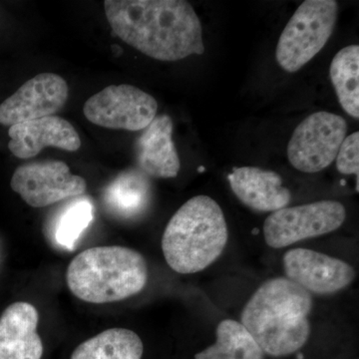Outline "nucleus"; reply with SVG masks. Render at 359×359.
<instances>
[{
    "label": "nucleus",
    "mask_w": 359,
    "mask_h": 359,
    "mask_svg": "<svg viewBox=\"0 0 359 359\" xmlns=\"http://www.w3.org/2000/svg\"><path fill=\"white\" fill-rule=\"evenodd\" d=\"M143 353V341L136 332L110 328L80 344L70 359H142Z\"/></svg>",
    "instance_id": "dca6fc26"
},
{
    "label": "nucleus",
    "mask_w": 359,
    "mask_h": 359,
    "mask_svg": "<svg viewBox=\"0 0 359 359\" xmlns=\"http://www.w3.org/2000/svg\"><path fill=\"white\" fill-rule=\"evenodd\" d=\"M92 219V205L87 201H80L71 205L61 216L56 228L58 244L68 250L74 249L78 238L88 228Z\"/></svg>",
    "instance_id": "aec40b11"
},
{
    "label": "nucleus",
    "mask_w": 359,
    "mask_h": 359,
    "mask_svg": "<svg viewBox=\"0 0 359 359\" xmlns=\"http://www.w3.org/2000/svg\"><path fill=\"white\" fill-rule=\"evenodd\" d=\"M212 346L196 354L195 359H264V353L244 325L224 320L217 327Z\"/></svg>",
    "instance_id": "f3484780"
},
{
    "label": "nucleus",
    "mask_w": 359,
    "mask_h": 359,
    "mask_svg": "<svg viewBox=\"0 0 359 359\" xmlns=\"http://www.w3.org/2000/svg\"><path fill=\"white\" fill-rule=\"evenodd\" d=\"M8 148L15 157L29 159L46 147L75 152L81 147L76 130L58 116H47L32 121L13 125L9 128Z\"/></svg>",
    "instance_id": "f8f14e48"
},
{
    "label": "nucleus",
    "mask_w": 359,
    "mask_h": 359,
    "mask_svg": "<svg viewBox=\"0 0 359 359\" xmlns=\"http://www.w3.org/2000/svg\"><path fill=\"white\" fill-rule=\"evenodd\" d=\"M233 194L243 204L257 212H276L292 200L278 173L257 167L233 168L228 176Z\"/></svg>",
    "instance_id": "4468645a"
},
{
    "label": "nucleus",
    "mask_w": 359,
    "mask_h": 359,
    "mask_svg": "<svg viewBox=\"0 0 359 359\" xmlns=\"http://www.w3.org/2000/svg\"><path fill=\"white\" fill-rule=\"evenodd\" d=\"M66 282L70 292L81 301L110 304L142 292L148 282V266L140 252L129 248H91L72 259Z\"/></svg>",
    "instance_id": "20e7f679"
},
{
    "label": "nucleus",
    "mask_w": 359,
    "mask_h": 359,
    "mask_svg": "<svg viewBox=\"0 0 359 359\" xmlns=\"http://www.w3.org/2000/svg\"><path fill=\"white\" fill-rule=\"evenodd\" d=\"M313 297L287 278L263 283L245 304L242 325L269 355H290L308 342Z\"/></svg>",
    "instance_id": "f03ea898"
},
{
    "label": "nucleus",
    "mask_w": 359,
    "mask_h": 359,
    "mask_svg": "<svg viewBox=\"0 0 359 359\" xmlns=\"http://www.w3.org/2000/svg\"><path fill=\"white\" fill-rule=\"evenodd\" d=\"M11 187L30 207L44 208L83 195L87 183L82 177L71 174L66 163L45 161L18 167Z\"/></svg>",
    "instance_id": "1a4fd4ad"
},
{
    "label": "nucleus",
    "mask_w": 359,
    "mask_h": 359,
    "mask_svg": "<svg viewBox=\"0 0 359 359\" xmlns=\"http://www.w3.org/2000/svg\"><path fill=\"white\" fill-rule=\"evenodd\" d=\"M330 79L342 109L359 118V46L353 44L337 52L330 69Z\"/></svg>",
    "instance_id": "a211bd4d"
},
{
    "label": "nucleus",
    "mask_w": 359,
    "mask_h": 359,
    "mask_svg": "<svg viewBox=\"0 0 359 359\" xmlns=\"http://www.w3.org/2000/svg\"><path fill=\"white\" fill-rule=\"evenodd\" d=\"M136 143L138 166L154 178H175L181 162L173 142V122L168 115L155 117Z\"/></svg>",
    "instance_id": "2eb2a0df"
},
{
    "label": "nucleus",
    "mask_w": 359,
    "mask_h": 359,
    "mask_svg": "<svg viewBox=\"0 0 359 359\" xmlns=\"http://www.w3.org/2000/svg\"><path fill=\"white\" fill-rule=\"evenodd\" d=\"M347 122L334 113H313L297 125L287 145L290 165L304 173H318L337 158L346 139Z\"/></svg>",
    "instance_id": "0eeeda50"
},
{
    "label": "nucleus",
    "mask_w": 359,
    "mask_h": 359,
    "mask_svg": "<svg viewBox=\"0 0 359 359\" xmlns=\"http://www.w3.org/2000/svg\"><path fill=\"white\" fill-rule=\"evenodd\" d=\"M337 168L339 173L344 175H356L359 172V133L346 137L340 146L337 158Z\"/></svg>",
    "instance_id": "412c9836"
},
{
    "label": "nucleus",
    "mask_w": 359,
    "mask_h": 359,
    "mask_svg": "<svg viewBox=\"0 0 359 359\" xmlns=\"http://www.w3.org/2000/svg\"><path fill=\"white\" fill-rule=\"evenodd\" d=\"M346 219V208L335 201L283 208L264 222V241L269 247L282 249L337 231Z\"/></svg>",
    "instance_id": "423d86ee"
},
{
    "label": "nucleus",
    "mask_w": 359,
    "mask_h": 359,
    "mask_svg": "<svg viewBox=\"0 0 359 359\" xmlns=\"http://www.w3.org/2000/svg\"><path fill=\"white\" fill-rule=\"evenodd\" d=\"M283 262L287 278L309 294H334L346 289L355 278L351 264L316 250H290Z\"/></svg>",
    "instance_id": "9b49d317"
},
{
    "label": "nucleus",
    "mask_w": 359,
    "mask_h": 359,
    "mask_svg": "<svg viewBox=\"0 0 359 359\" xmlns=\"http://www.w3.org/2000/svg\"><path fill=\"white\" fill-rule=\"evenodd\" d=\"M339 14L334 0H306L295 11L276 46L278 65L297 72L320 53L334 32Z\"/></svg>",
    "instance_id": "39448f33"
},
{
    "label": "nucleus",
    "mask_w": 359,
    "mask_h": 359,
    "mask_svg": "<svg viewBox=\"0 0 359 359\" xmlns=\"http://www.w3.org/2000/svg\"><path fill=\"white\" fill-rule=\"evenodd\" d=\"M39 313L29 302L11 304L0 316V359H41Z\"/></svg>",
    "instance_id": "ddd939ff"
},
{
    "label": "nucleus",
    "mask_w": 359,
    "mask_h": 359,
    "mask_svg": "<svg viewBox=\"0 0 359 359\" xmlns=\"http://www.w3.org/2000/svg\"><path fill=\"white\" fill-rule=\"evenodd\" d=\"M154 97L133 85H110L84 104L85 117L92 124L108 129L141 131L157 114Z\"/></svg>",
    "instance_id": "6e6552de"
},
{
    "label": "nucleus",
    "mask_w": 359,
    "mask_h": 359,
    "mask_svg": "<svg viewBox=\"0 0 359 359\" xmlns=\"http://www.w3.org/2000/svg\"><path fill=\"white\" fill-rule=\"evenodd\" d=\"M106 198L111 207L120 214L126 217L138 215L148 203L147 180L137 173L121 175L108 188Z\"/></svg>",
    "instance_id": "6ab92c4d"
},
{
    "label": "nucleus",
    "mask_w": 359,
    "mask_h": 359,
    "mask_svg": "<svg viewBox=\"0 0 359 359\" xmlns=\"http://www.w3.org/2000/svg\"><path fill=\"white\" fill-rule=\"evenodd\" d=\"M106 18L130 46L160 61H178L205 52L203 27L183 0H107Z\"/></svg>",
    "instance_id": "f257e3e1"
},
{
    "label": "nucleus",
    "mask_w": 359,
    "mask_h": 359,
    "mask_svg": "<svg viewBox=\"0 0 359 359\" xmlns=\"http://www.w3.org/2000/svg\"><path fill=\"white\" fill-rule=\"evenodd\" d=\"M228 238V224L218 203L208 196H196L168 223L162 238L163 254L177 273H199L221 256Z\"/></svg>",
    "instance_id": "7ed1b4c3"
},
{
    "label": "nucleus",
    "mask_w": 359,
    "mask_h": 359,
    "mask_svg": "<svg viewBox=\"0 0 359 359\" xmlns=\"http://www.w3.org/2000/svg\"><path fill=\"white\" fill-rule=\"evenodd\" d=\"M67 99L65 80L53 73H42L28 80L0 104V124L13 126L53 116L63 108Z\"/></svg>",
    "instance_id": "9d476101"
}]
</instances>
